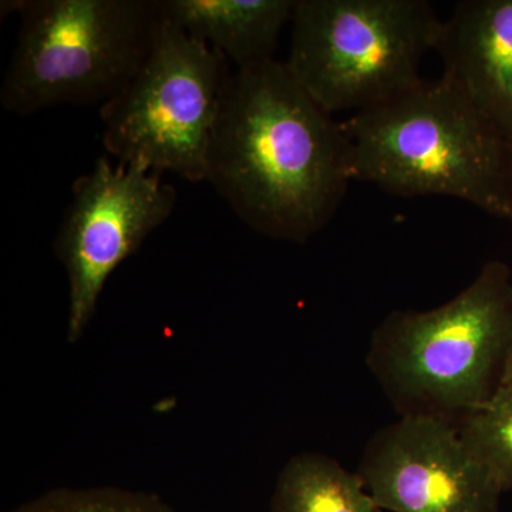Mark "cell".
Here are the masks:
<instances>
[{
  "label": "cell",
  "instance_id": "6da1fadb",
  "mask_svg": "<svg viewBox=\"0 0 512 512\" xmlns=\"http://www.w3.org/2000/svg\"><path fill=\"white\" fill-rule=\"evenodd\" d=\"M207 181L249 228L303 245L332 221L353 181L348 138L285 62L235 69L212 128Z\"/></svg>",
  "mask_w": 512,
  "mask_h": 512
},
{
  "label": "cell",
  "instance_id": "7a4b0ae2",
  "mask_svg": "<svg viewBox=\"0 0 512 512\" xmlns=\"http://www.w3.org/2000/svg\"><path fill=\"white\" fill-rule=\"evenodd\" d=\"M511 353V269L491 261L444 305L387 315L366 365L399 416L457 424L503 386Z\"/></svg>",
  "mask_w": 512,
  "mask_h": 512
},
{
  "label": "cell",
  "instance_id": "3957f363",
  "mask_svg": "<svg viewBox=\"0 0 512 512\" xmlns=\"http://www.w3.org/2000/svg\"><path fill=\"white\" fill-rule=\"evenodd\" d=\"M353 181L400 197L444 195L510 214V143L448 77L342 121Z\"/></svg>",
  "mask_w": 512,
  "mask_h": 512
},
{
  "label": "cell",
  "instance_id": "277c9868",
  "mask_svg": "<svg viewBox=\"0 0 512 512\" xmlns=\"http://www.w3.org/2000/svg\"><path fill=\"white\" fill-rule=\"evenodd\" d=\"M3 109L32 116L62 104L109 103L136 76L163 25L160 0H18Z\"/></svg>",
  "mask_w": 512,
  "mask_h": 512
},
{
  "label": "cell",
  "instance_id": "5b68a950",
  "mask_svg": "<svg viewBox=\"0 0 512 512\" xmlns=\"http://www.w3.org/2000/svg\"><path fill=\"white\" fill-rule=\"evenodd\" d=\"M293 79L326 113H355L419 86L441 23L426 0H296Z\"/></svg>",
  "mask_w": 512,
  "mask_h": 512
},
{
  "label": "cell",
  "instance_id": "8992f818",
  "mask_svg": "<svg viewBox=\"0 0 512 512\" xmlns=\"http://www.w3.org/2000/svg\"><path fill=\"white\" fill-rule=\"evenodd\" d=\"M231 73L225 56L163 16L143 66L100 107L107 153L121 164L207 181L212 128Z\"/></svg>",
  "mask_w": 512,
  "mask_h": 512
},
{
  "label": "cell",
  "instance_id": "52a82bcc",
  "mask_svg": "<svg viewBox=\"0 0 512 512\" xmlns=\"http://www.w3.org/2000/svg\"><path fill=\"white\" fill-rule=\"evenodd\" d=\"M175 204L173 185L140 163L114 167L101 157L90 173L74 181L55 238L69 279L70 343L82 338L111 274L170 218Z\"/></svg>",
  "mask_w": 512,
  "mask_h": 512
},
{
  "label": "cell",
  "instance_id": "ba28073f",
  "mask_svg": "<svg viewBox=\"0 0 512 512\" xmlns=\"http://www.w3.org/2000/svg\"><path fill=\"white\" fill-rule=\"evenodd\" d=\"M356 473L383 511L500 512L503 491L450 421L399 416L370 437Z\"/></svg>",
  "mask_w": 512,
  "mask_h": 512
},
{
  "label": "cell",
  "instance_id": "9c48e42d",
  "mask_svg": "<svg viewBox=\"0 0 512 512\" xmlns=\"http://www.w3.org/2000/svg\"><path fill=\"white\" fill-rule=\"evenodd\" d=\"M436 52L448 77L512 141V0H464L441 23Z\"/></svg>",
  "mask_w": 512,
  "mask_h": 512
},
{
  "label": "cell",
  "instance_id": "30bf717a",
  "mask_svg": "<svg viewBox=\"0 0 512 512\" xmlns=\"http://www.w3.org/2000/svg\"><path fill=\"white\" fill-rule=\"evenodd\" d=\"M296 0H160L161 13L235 69L274 60Z\"/></svg>",
  "mask_w": 512,
  "mask_h": 512
},
{
  "label": "cell",
  "instance_id": "8fae6325",
  "mask_svg": "<svg viewBox=\"0 0 512 512\" xmlns=\"http://www.w3.org/2000/svg\"><path fill=\"white\" fill-rule=\"evenodd\" d=\"M271 512H384L359 474L320 453L293 456L282 468Z\"/></svg>",
  "mask_w": 512,
  "mask_h": 512
},
{
  "label": "cell",
  "instance_id": "7c38bea8",
  "mask_svg": "<svg viewBox=\"0 0 512 512\" xmlns=\"http://www.w3.org/2000/svg\"><path fill=\"white\" fill-rule=\"evenodd\" d=\"M456 426L464 446L501 491L512 490V386L503 384Z\"/></svg>",
  "mask_w": 512,
  "mask_h": 512
},
{
  "label": "cell",
  "instance_id": "4fadbf2b",
  "mask_svg": "<svg viewBox=\"0 0 512 512\" xmlns=\"http://www.w3.org/2000/svg\"><path fill=\"white\" fill-rule=\"evenodd\" d=\"M12 512H174L156 495L120 488L50 491Z\"/></svg>",
  "mask_w": 512,
  "mask_h": 512
},
{
  "label": "cell",
  "instance_id": "5bb4252c",
  "mask_svg": "<svg viewBox=\"0 0 512 512\" xmlns=\"http://www.w3.org/2000/svg\"><path fill=\"white\" fill-rule=\"evenodd\" d=\"M503 384H507V386H512V353L510 359H508L507 367H505Z\"/></svg>",
  "mask_w": 512,
  "mask_h": 512
},
{
  "label": "cell",
  "instance_id": "9a60e30c",
  "mask_svg": "<svg viewBox=\"0 0 512 512\" xmlns=\"http://www.w3.org/2000/svg\"><path fill=\"white\" fill-rule=\"evenodd\" d=\"M508 220L512 224V141L510 143V214H508Z\"/></svg>",
  "mask_w": 512,
  "mask_h": 512
}]
</instances>
